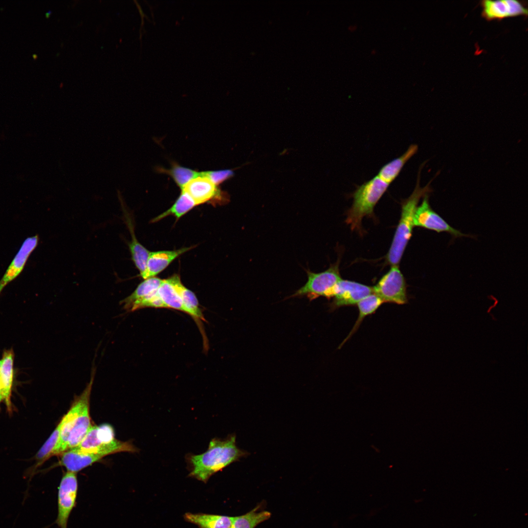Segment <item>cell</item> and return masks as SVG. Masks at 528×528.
<instances>
[{
  "mask_svg": "<svg viewBox=\"0 0 528 528\" xmlns=\"http://www.w3.org/2000/svg\"><path fill=\"white\" fill-rule=\"evenodd\" d=\"M373 288L374 293L384 303L398 305L407 303L406 283L398 265H392Z\"/></svg>",
  "mask_w": 528,
  "mask_h": 528,
  "instance_id": "7",
  "label": "cell"
},
{
  "mask_svg": "<svg viewBox=\"0 0 528 528\" xmlns=\"http://www.w3.org/2000/svg\"><path fill=\"white\" fill-rule=\"evenodd\" d=\"M14 354L12 349L5 350L1 359L0 367V385L2 399L9 408L10 396L14 376Z\"/></svg>",
  "mask_w": 528,
  "mask_h": 528,
  "instance_id": "18",
  "label": "cell"
},
{
  "mask_svg": "<svg viewBox=\"0 0 528 528\" xmlns=\"http://www.w3.org/2000/svg\"><path fill=\"white\" fill-rule=\"evenodd\" d=\"M51 13V11H49L48 12H46V13H45V16H46V17L48 18V17H49V14H50Z\"/></svg>",
  "mask_w": 528,
  "mask_h": 528,
  "instance_id": "29",
  "label": "cell"
},
{
  "mask_svg": "<svg viewBox=\"0 0 528 528\" xmlns=\"http://www.w3.org/2000/svg\"><path fill=\"white\" fill-rule=\"evenodd\" d=\"M0 398H1V399H2V394H1V388H0Z\"/></svg>",
  "mask_w": 528,
  "mask_h": 528,
  "instance_id": "31",
  "label": "cell"
},
{
  "mask_svg": "<svg viewBox=\"0 0 528 528\" xmlns=\"http://www.w3.org/2000/svg\"><path fill=\"white\" fill-rule=\"evenodd\" d=\"M165 308L178 310L186 313L182 300L169 279L163 280L157 290Z\"/></svg>",
  "mask_w": 528,
  "mask_h": 528,
  "instance_id": "23",
  "label": "cell"
},
{
  "mask_svg": "<svg viewBox=\"0 0 528 528\" xmlns=\"http://www.w3.org/2000/svg\"><path fill=\"white\" fill-rule=\"evenodd\" d=\"M162 281L155 277L145 279L130 295L120 302L123 308L127 312L135 311L142 300L157 290Z\"/></svg>",
  "mask_w": 528,
  "mask_h": 528,
  "instance_id": "16",
  "label": "cell"
},
{
  "mask_svg": "<svg viewBox=\"0 0 528 528\" xmlns=\"http://www.w3.org/2000/svg\"><path fill=\"white\" fill-rule=\"evenodd\" d=\"M373 287L352 281L341 279L334 286L331 309L356 305L365 297L373 293Z\"/></svg>",
  "mask_w": 528,
  "mask_h": 528,
  "instance_id": "10",
  "label": "cell"
},
{
  "mask_svg": "<svg viewBox=\"0 0 528 528\" xmlns=\"http://www.w3.org/2000/svg\"><path fill=\"white\" fill-rule=\"evenodd\" d=\"M32 56H33V58H34V59H37V57H38L37 55V54H33Z\"/></svg>",
  "mask_w": 528,
  "mask_h": 528,
  "instance_id": "30",
  "label": "cell"
},
{
  "mask_svg": "<svg viewBox=\"0 0 528 528\" xmlns=\"http://www.w3.org/2000/svg\"><path fill=\"white\" fill-rule=\"evenodd\" d=\"M96 368L92 367L90 380L83 392L76 396L61 421V431L54 455L76 447L92 426L89 415V400Z\"/></svg>",
  "mask_w": 528,
  "mask_h": 528,
  "instance_id": "2",
  "label": "cell"
},
{
  "mask_svg": "<svg viewBox=\"0 0 528 528\" xmlns=\"http://www.w3.org/2000/svg\"><path fill=\"white\" fill-rule=\"evenodd\" d=\"M0 365H1V360H0Z\"/></svg>",
  "mask_w": 528,
  "mask_h": 528,
  "instance_id": "32",
  "label": "cell"
},
{
  "mask_svg": "<svg viewBox=\"0 0 528 528\" xmlns=\"http://www.w3.org/2000/svg\"><path fill=\"white\" fill-rule=\"evenodd\" d=\"M384 303L379 296L374 293L360 301L356 304L359 311L358 318L352 330L340 345L339 348L341 347L357 330L363 320L366 316L374 313Z\"/></svg>",
  "mask_w": 528,
  "mask_h": 528,
  "instance_id": "22",
  "label": "cell"
},
{
  "mask_svg": "<svg viewBox=\"0 0 528 528\" xmlns=\"http://www.w3.org/2000/svg\"><path fill=\"white\" fill-rule=\"evenodd\" d=\"M184 247L175 250H163L150 252L146 269L140 275L144 279L154 277L164 270L175 259L192 249Z\"/></svg>",
  "mask_w": 528,
  "mask_h": 528,
  "instance_id": "14",
  "label": "cell"
},
{
  "mask_svg": "<svg viewBox=\"0 0 528 528\" xmlns=\"http://www.w3.org/2000/svg\"><path fill=\"white\" fill-rule=\"evenodd\" d=\"M1 400V398H0V402Z\"/></svg>",
  "mask_w": 528,
  "mask_h": 528,
  "instance_id": "33",
  "label": "cell"
},
{
  "mask_svg": "<svg viewBox=\"0 0 528 528\" xmlns=\"http://www.w3.org/2000/svg\"><path fill=\"white\" fill-rule=\"evenodd\" d=\"M420 170L417 183L411 195L401 203L400 218L396 227L386 259L392 265H398L403 255L405 248L411 238L414 226L415 213L420 199L431 192L430 182L425 187L419 185Z\"/></svg>",
  "mask_w": 528,
  "mask_h": 528,
  "instance_id": "3",
  "label": "cell"
},
{
  "mask_svg": "<svg viewBox=\"0 0 528 528\" xmlns=\"http://www.w3.org/2000/svg\"><path fill=\"white\" fill-rule=\"evenodd\" d=\"M196 205L192 198L186 192L181 190L180 195L172 206L153 219L152 221H157L170 215L174 216L176 219H178Z\"/></svg>",
  "mask_w": 528,
  "mask_h": 528,
  "instance_id": "25",
  "label": "cell"
},
{
  "mask_svg": "<svg viewBox=\"0 0 528 528\" xmlns=\"http://www.w3.org/2000/svg\"><path fill=\"white\" fill-rule=\"evenodd\" d=\"M236 440L235 435L224 440L215 438L205 452L187 454L185 459L190 471L189 476L206 483L215 473L246 457L248 453L237 446Z\"/></svg>",
  "mask_w": 528,
  "mask_h": 528,
  "instance_id": "1",
  "label": "cell"
},
{
  "mask_svg": "<svg viewBox=\"0 0 528 528\" xmlns=\"http://www.w3.org/2000/svg\"><path fill=\"white\" fill-rule=\"evenodd\" d=\"M202 174L217 186L230 178L234 174L233 171L230 169L202 172Z\"/></svg>",
  "mask_w": 528,
  "mask_h": 528,
  "instance_id": "28",
  "label": "cell"
},
{
  "mask_svg": "<svg viewBox=\"0 0 528 528\" xmlns=\"http://www.w3.org/2000/svg\"><path fill=\"white\" fill-rule=\"evenodd\" d=\"M258 506L245 514L233 517L231 528H255L268 519L271 513L268 511H257Z\"/></svg>",
  "mask_w": 528,
  "mask_h": 528,
  "instance_id": "26",
  "label": "cell"
},
{
  "mask_svg": "<svg viewBox=\"0 0 528 528\" xmlns=\"http://www.w3.org/2000/svg\"><path fill=\"white\" fill-rule=\"evenodd\" d=\"M157 170L160 173L171 176L181 190L188 182L201 174V172L180 166L176 162L172 163L169 169L159 167L157 168Z\"/></svg>",
  "mask_w": 528,
  "mask_h": 528,
  "instance_id": "24",
  "label": "cell"
},
{
  "mask_svg": "<svg viewBox=\"0 0 528 528\" xmlns=\"http://www.w3.org/2000/svg\"><path fill=\"white\" fill-rule=\"evenodd\" d=\"M74 448L83 452L104 456L121 452L134 453L138 450L131 443L115 439L113 428L107 424L92 426L81 443Z\"/></svg>",
  "mask_w": 528,
  "mask_h": 528,
  "instance_id": "5",
  "label": "cell"
},
{
  "mask_svg": "<svg viewBox=\"0 0 528 528\" xmlns=\"http://www.w3.org/2000/svg\"><path fill=\"white\" fill-rule=\"evenodd\" d=\"M124 212V219L131 234L132 240L129 244V247L132 258L140 274L145 271L147 262L150 251L143 246L137 240L135 236L134 227L130 216Z\"/></svg>",
  "mask_w": 528,
  "mask_h": 528,
  "instance_id": "21",
  "label": "cell"
},
{
  "mask_svg": "<svg viewBox=\"0 0 528 528\" xmlns=\"http://www.w3.org/2000/svg\"><path fill=\"white\" fill-rule=\"evenodd\" d=\"M186 192L196 205L211 201H227L226 193L221 191L208 177L202 175L192 179L181 190Z\"/></svg>",
  "mask_w": 528,
  "mask_h": 528,
  "instance_id": "11",
  "label": "cell"
},
{
  "mask_svg": "<svg viewBox=\"0 0 528 528\" xmlns=\"http://www.w3.org/2000/svg\"><path fill=\"white\" fill-rule=\"evenodd\" d=\"M417 145L412 144L400 156L384 165L377 175L381 179L390 184L397 177L407 162L417 152Z\"/></svg>",
  "mask_w": 528,
  "mask_h": 528,
  "instance_id": "19",
  "label": "cell"
},
{
  "mask_svg": "<svg viewBox=\"0 0 528 528\" xmlns=\"http://www.w3.org/2000/svg\"><path fill=\"white\" fill-rule=\"evenodd\" d=\"M339 263L338 260L328 269L319 273L306 269L308 275L307 283L290 297L306 296L310 301L320 296L329 299L331 298L334 286L342 279L339 269Z\"/></svg>",
  "mask_w": 528,
  "mask_h": 528,
  "instance_id": "6",
  "label": "cell"
},
{
  "mask_svg": "<svg viewBox=\"0 0 528 528\" xmlns=\"http://www.w3.org/2000/svg\"><path fill=\"white\" fill-rule=\"evenodd\" d=\"M38 242V237L37 235L28 238L24 241L0 281V293L6 285L22 271L29 255L36 247Z\"/></svg>",
  "mask_w": 528,
  "mask_h": 528,
  "instance_id": "13",
  "label": "cell"
},
{
  "mask_svg": "<svg viewBox=\"0 0 528 528\" xmlns=\"http://www.w3.org/2000/svg\"><path fill=\"white\" fill-rule=\"evenodd\" d=\"M482 15L488 21L501 20L519 16H527L528 9L524 2L515 0H483Z\"/></svg>",
  "mask_w": 528,
  "mask_h": 528,
  "instance_id": "12",
  "label": "cell"
},
{
  "mask_svg": "<svg viewBox=\"0 0 528 528\" xmlns=\"http://www.w3.org/2000/svg\"><path fill=\"white\" fill-rule=\"evenodd\" d=\"M185 520L199 528H231L233 517L204 513H186Z\"/></svg>",
  "mask_w": 528,
  "mask_h": 528,
  "instance_id": "20",
  "label": "cell"
},
{
  "mask_svg": "<svg viewBox=\"0 0 528 528\" xmlns=\"http://www.w3.org/2000/svg\"><path fill=\"white\" fill-rule=\"evenodd\" d=\"M414 226L433 230L438 233L447 232L454 238L470 237L450 226L431 207L429 195L423 198L421 204L418 206L414 215Z\"/></svg>",
  "mask_w": 528,
  "mask_h": 528,
  "instance_id": "9",
  "label": "cell"
},
{
  "mask_svg": "<svg viewBox=\"0 0 528 528\" xmlns=\"http://www.w3.org/2000/svg\"><path fill=\"white\" fill-rule=\"evenodd\" d=\"M168 279L179 294L186 313L190 315L196 321H205L198 300L194 293L182 284L178 275L175 274Z\"/></svg>",
  "mask_w": 528,
  "mask_h": 528,
  "instance_id": "17",
  "label": "cell"
},
{
  "mask_svg": "<svg viewBox=\"0 0 528 528\" xmlns=\"http://www.w3.org/2000/svg\"><path fill=\"white\" fill-rule=\"evenodd\" d=\"M60 431L61 423L60 422L37 453L36 455L37 466H40L48 458L54 456V451L59 442Z\"/></svg>",
  "mask_w": 528,
  "mask_h": 528,
  "instance_id": "27",
  "label": "cell"
},
{
  "mask_svg": "<svg viewBox=\"0 0 528 528\" xmlns=\"http://www.w3.org/2000/svg\"><path fill=\"white\" fill-rule=\"evenodd\" d=\"M60 464L67 471L77 473L104 457L101 454L86 453L76 448L67 450L61 454Z\"/></svg>",
  "mask_w": 528,
  "mask_h": 528,
  "instance_id": "15",
  "label": "cell"
},
{
  "mask_svg": "<svg viewBox=\"0 0 528 528\" xmlns=\"http://www.w3.org/2000/svg\"><path fill=\"white\" fill-rule=\"evenodd\" d=\"M389 185L376 176L357 187L352 194L353 202L346 220L352 230L361 232L363 218L373 217L375 206Z\"/></svg>",
  "mask_w": 528,
  "mask_h": 528,
  "instance_id": "4",
  "label": "cell"
},
{
  "mask_svg": "<svg viewBox=\"0 0 528 528\" xmlns=\"http://www.w3.org/2000/svg\"><path fill=\"white\" fill-rule=\"evenodd\" d=\"M77 493L76 473L67 471L58 487V514L55 523L60 528H67L68 518L76 505Z\"/></svg>",
  "mask_w": 528,
  "mask_h": 528,
  "instance_id": "8",
  "label": "cell"
}]
</instances>
